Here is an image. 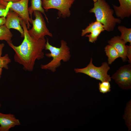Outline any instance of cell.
I'll return each instance as SVG.
<instances>
[{
    "instance_id": "6da1fadb",
    "label": "cell",
    "mask_w": 131,
    "mask_h": 131,
    "mask_svg": "<svg viewBox=\"0 0 131 131\" xmlns=\"http://www.w3.org/2000/svg\"><path fill=\"white\" fill-rule=\"evenodd\" d=\"M24 31V40L21 44L16 46L12 41L7 42L9 46L15 51V61L21 65L25 71H33L36 60L43 58L46 41L45 38L37 39L31 36L28 31L27 25L22 20L20 22Z\"/></svg>"
},
{
    "instance_id": "7a4b0ae2",
    "label": "cell",
    "mask_w": 131,
    "mask_h": 131,
    "mask_svg": "<svg viewBox=\"0 0 131 131\" xmlns=\"http://www.w3.org/2000/svg\"><path fill=\"white\" fill-rule=\"evenodd\" d=\"M89 12L94 14L96 21L102 24L105 30L108 32L113 31L116 24L121 22L120 19L114 16V10L106 0H97Z\"/></svg>"
},
{
    "instance_id": "3957f363",
    "label": "cell",
    "mask_w": 131,
    "mask_h": 131,
    "mask_svg": "<svg viewBox=\"0 0 131 131\" xmlns=\"http://www.w3.org/2000/svg\"><path fill=\"white\" fill-rule=\"evenodd\" d=\"M61 42L60 47L57 48L50 44L48 39L47 38L45 49L49 50L50 53L46 54L45 55L49 57H52V59L46 64L41 65V69L54 72L56 69L60 66L61 60L66 62L69 60L71 56L70 48L64 40H61Z\"/></svg>"
},
{
    "instance_id": "277c9868",
    "label": "cell",
    "mask_w": 131,
    "mask_h": 131,
    "mask_svg": "<svg viewBox=\"0 0 131 131\" xmlns=\"http://www.w3.org/2000/svg\"><path fill=\"white\" fill-rule=\"evenodd\" d=\"M110 69L109 64L106 62L103 63L100 67L95 66L92 63V59L91 58L89 64L86 67L82 68H75L74 70L76 73L85 74L101 82H109L111 81V78L107 72Z\"/></svg>"
},
{
    "instance_id": "5b68a950",
    "label": "cell",
    "mask_w": 131,
    "mask_h": 131,
    "mask_svg": "<svg viewBox=\"0 0 131 131\" xmlns=\"http://www.w3.org/2000/svg\"><path fill=\"white\" fill-rule=\"evenodd\" d=\"M33 13L35 18L33 20L30 18L33 27L28 30L30 35L37 39L44 38L46 35L52 37V34L47 27L42 13L38 11H35Z\"/></svg>"
},
{
    "instance_id": "8992f818",
    "label": "cell",
    "mask_w": 131,
    "mask_h": 131,
    "mask_svg": "<svg viewBox=\"0 0 131 131\" xmlns=\"http://www.w3.org/2000/svg\"><path fill=\"white\" fill-rule=\"evenodd\" d=\"M75 0H42V6L46 11L50 9H56L58 15L63 18L69 17L71 15L70 9Z\"/></svg>"
},
{
    "instance_id": "52a82bcc",
    "label": "cell",
    "mask_w": 131,
    "mask_h": 131,
    "mask_svg": "<svg viewBox=\"0 0 131 131\" xmlns=\"http://www.w3.org/2000/svg\"><path fill=\"white\" fill-rule=\"evenodd\" d=\"M122 89H131V65L122 66L111 77Z\"/></svg>"
},
{
    "instance_id": "ba28073f",
    "label": "cell",
    "mask_w": 131,
    "mask_h": 131,
    "mask_svg": "<svg viewBox=\"0 0 131 131\" xmlns=\"http://www.w3.org/2000/svg\"><path fill=\"white\" fill-rule=\"evenodd\" d=\"M29 0H20L15 2H6L4 3L8 7L9 9L17 13L26 24L27 28L29 29L31 26V21L28 10Z\"/></svg>"
},
{
    "instance_id": "9c48e42d",
    "label": "cell",
    "mask_w": 131,
    "mask_h": 131,
    "mask_svg": "<svg viewBox=\"0 0 131 131\" xmlns=\"http://www.w3.org/2000/svg\"><path fill=\"white\" fill-rule=\"evenodd\" d=\"M6 21L4 25L8 29H13L18 31L21 33V37H24L23 29L20 22L22 19L15 12L9 10L6 16Z\"/></svg>"
},
{
    "instance_id": "30bf717a",
    "label": "cell",
    "mask_w": 131,
    "mask_h": 131,
    "mask_svg": "<svg viewBox=\"0 0 131 131\" xmlns=\"http://www.w3.org/2000/svg\"><path fill=\"white\" fill-rule=\"evenodd\" d=\"M20 124L19 120L14 115L0 112V131H8L10 128Z\"/></svg>"
},
{
    "instance_id": "8fae6325",
    "label": "cell",
    "mask_w": 131,
    "mask_h": 131,
    "mask_svg": "<svg viewBox=\"0 0 131 131\" xmlns=\"http://www.w3.org/2000/svg\"><path fill=\"white\" fill-rule=\"evenodd\" d=\"M120 6L112 4L116 16L123 19L130 17L131 15V0H118Z\"/></svg>"
},
{
    "instance_id": "7c38bea8",
    "label": "cell",
    "mask_w": 131,
    "mask_h": 131,
    "mask_svg": "<svg viewBox=\"0 0 131 131\" xmlns=\"http://www.w3.org/2000/svg\"><path fill=\"white\" fill-rule=\"evenodd\" d=\"M109 44L112 46L118 52L120 57L123 62L127 60L126 56V49L125 43L119 36H115L108 41Z\"/></svg>"
},
{
    "instance_id": "4fadbf2b",
    "label": "cell",
    "mask_w": 131,
    "mask_h": 131,
    "mask_svg": "<svg viewBox=\"0 0 131 131\" xmlns=\"http://www.w3.org/2000/svg\"><path fill=\"white\" fill-rule=\"evenodd\" d=\"M31 6L28 8V12L31 18H32V15L34 11H39L44 15L47 22H48V19L42 7V0H31Z\"/></svg>"
},
{
    "instance_id": "5bb4252c",
    "label": "cell",
    "mask_w": 131,
    "mask_h": 131,
    "mask_svg": "<svg viewBox=\"0 0 131 131\" xmlns=\"http://www.w3.org/2000/svg\"><path fill=\"white\" fill-rule=\"evenodd\" d=\"M105 51L108 57V63L111 65L117 58L120 57L115 49L112 46L108 44L105 48Z\"/></svg>"
},
{
    "instance_id": "9a60e30c",
    "label": "cell",
    "mask_w": 131,
    "mask_h": 131,
    "mask_svg": "<svg viewBox=\"0 0 131 131\" xmlns=\"http://www.w3.org/2000/svg\"><path fill=\"white\" fill-rule=\"evenodd\" d=\"M118 29L121 33L120 38L123 40L125 43L129 42L131 45V28H128L124 26H119Z\"/></svg>"
},
{
    "instance_id": "2e32d148",
    "label": "cell",
    "mask_w": 131,
    "mask_h": 131,
    "mask_svg": "<svg viewBox=\"0 0 131 131\" xmlns=\"http://www.w3.org/2000/svg\"><path fill=\"white\" fill-rule=\"evenodd\" d=\"M12 37L10 29L4 25L0 26V40H5L7 42L11 41Z\"/></svg>"
},
{
    "instance_id": "e0dca14e",
    "label": "cell",
    "mask_w": 131,
    "mask_h": 131,
    "mask_svg": "<svg viewBox=\"0 0 131 131\" xmlns=\"http://www.w3.org/2000/svg\"><path fill=\"white\" fill-rule=\"evenodd\" d=\"M97 29H100L105 30L104 25L101 23L97 21L89 24V25L82 31L81 36H84L86 34L90 33L93 30Z\"/></svg>"
},
{
    "instance_id": "ac0fdd59",
    "label": "cell",
    "mask_w": 131,
    "mask_h": 131,
    "mask_svg": "<svg viewBox=\"0 0 131 131\" xmlns=\"http://www.w3.org/2000/svg\"><path fill=\"white\" fill-rule=\"evenodd\" d=\"M131 101H129L126 104L123 116V118L124 119L125 123L130 131L131 129Z\"/></svg>"
},
{
    "instance_id": "d6986e66",
    "label": "cell",
    "mask_w": 131,
    "mask_h": 131,
    "mask_svg": "<svg viewBox=\"0 0 131 131\" xmlns=\"http://www.w3.org/2000/svg\"><path fill=\"white\" fill-rule=\"evenodd\" d=\"M104 30L100 29H97L93 30L89 35H86L89 38V41L90 42H95L97 40L98 37L102 32Z\"/></svg>"
},
{
    "instance_id": "ffe728a7",
    "label": "cell",
    "mask_w": 131,
    "mask_h": 131,
    "mask_svg": "<svg viewBox=\"0 0 131 131\" xmlns=\"http://www.w3.org/2000/svg\"><path fill=\"white\" fill-rule=\"evenodd\" d=\"M11 60L8 54H6L3 57H0V68H4L6 69L8 68V64L11 62Z\"/></svg>"
},
{
    "instance_id": "44dd1931",
    "label": "cell",
    "mask_w": 131,
    "mask_h": 131,
    "mask_svg": "<svg viewBox=\"0 0 131 131\" xmlns=\"http://www.w3.org/2000/svg\"><path fill=\"white\" fill-rule=\"evenodd\" d=\"M99 89L100 92L103 93H106L111 90V86L109 82H104L99 83Z\"/></svg>"
},
{
    "instance_id": "7402d4cb",
    "label": "cell",
    "mask_w": 131,
    "mask_h": 131,
    "mask_svg": "<svg viewBox=\"0 0 131 131\" xmlns=\"http://www.w3.org/2000/svg\"><path fill=\"white\" fill-rule=\"evenodd\" d=\"M9 10L7 5L0 1V17H6Z\"/></svg>"
},
{
    "instance_id": "603a6c76",
    "label": "cell",
    "mask_w": 131,
    "mask_h": 131,
    "mask_svg": "<svg viewBox=\"0 0 131 131\" xmlns=\"http://www.w3.org/2000/svg\"><path fill=\"white\" fill-rule=\"evenodd\" d=\"M126 56L129 64H131V45L128 46L126 45Z\"/></svg>"
},
{
    "instance_id": "cb8c5ba5",
    "label": "cell",
    "mask_w": 131,
    "mask_h": 131,
    "mask_svg": "<svg viewBox=\"0 0 131 131\" xmlns=\"http://www.w3.org/2000/svg\"><path fill=\"white\" fill-rule=\"evenodd\" d=\"M6 17H0V26L4 25L6 21Z\"/></svg>"
},
{
    "instance_id": "d4e9b609",
    "label": "cell",
    "mask_w": 131,
    "mask_h": 131,
    "mask_svg": "<svg viewBox=\"0 0 131 131\" xmlns=\"http://www.w3.org/2000/svg\"><path fill=\"white\" fill-rule=\"evenodd\" d=\"M4 44L3 43L0 44V57L1 56L3 49L4 46Z\"/></svg>"
},
{
    "instance_id": "484cf974",
    "label": "cell",
    "mask_w": 131,
    "mask_h": 131,
    "mask_svg": "<svg viewBox=\"0 0 131 131\" xmlns=\"http://www.w3.org/2000/svg\"><path fill=\"white\" fill-rule=\"evenodd\" d=\"M20 0H0V1L7 2H15L19 1Z\"/></svg>"
},
{
    "instance_id": "4316f807",
    "label": "cell",
    "mask_w": 131,
    "mask_h": 131,
    "mask_svg": "<svg viewBox=\"0 0 131 131\" xmlns=\"http://www.w3.org/2000/svg\"><path fill=\"white\" fill-rule=\"evenodd\" d=\"M2 68H0V79L1 78V75L2 72Z\"/></svg>"
},
{
    "instance_id": "83f0119b",
    "label": "cell",
    "mask_w": 131,
    "mask_h": 131,
    "mask_svg": "<svg viewBox=\"0 0 131 131\" xmlns=\"http://www.w3.org/2000/svg\"><path fill=\"white\" fill-rule=\"evenodd\" d=\"M92 0L94 2H96L97 1V0Z\"/></svg>"
},
{
    "instance_id": "f1b7e54d",
    "label": "cell",
    "mask_w": 131,
    "mask_h": 131,
    "mask_svg": "<svg viewBox=\"0 0 131 131\" xmlns=\"http://www.w3.org/2000/svg\"><path fill=\"white\" fill-rule=\"evenodd\" d=\"M1 104H0V107H1Z\"/></svg>"
}]
</instances>
